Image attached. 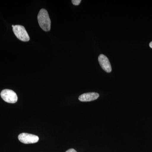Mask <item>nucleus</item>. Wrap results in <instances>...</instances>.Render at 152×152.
<instances>
[{
	"instance_id": "obj_3",
	"label": "nucleus",
	"mask_w": 152,
	"mask_h": 152,
	"mask_svg": "<svg viewBox=\"0 0 152 152\" xmlns=\"http://www.w3.org/2000/svg\"><path fill=\"white\" fill-rule=\"evenodd\" d=\"M1 97L5 102L9 103H15L18 101L17 94L12 90H3L1 93Z\"/></svg>"
},
{
	"instance_id": "obj_8",
	"label": "nucleus",
	"mask_w": 152,
	"mask_h": 152,
	"mask_svg": "<svg viewBox=\"0 0 152 152\" xmlns=\"http://www.w3.org/2000/svg\"><path fill=\"white\" fill-rule=\"evenodd\" d=\"M66 152H77L74 149H70Z\"/></svg>"
},
{
	"instance_id": "obj_1",
	"label": "nucleus",
	"mask_w": 152,
	"mask_h": 152,
	"mask_svg": "<svg viewBox=\"0 0 152 152\" xmlns=\"http://www.w3.org/2000/svg\"><path fill=\"white\" fill-rule=\"evenodd\" d=\"M38 23L40 27L45 31H49L51 28V20L46 10L41 9L38 14Z\"/></svg>"
},
{
	"instance_id": "obj_7",
	"label": "nucleus",
	"mask_w": 152,
	"mask_h": 152,
	"mask_svg": "<svg viewBox=\"0 0 152 152\" xmlns=\"http://www.w3.org/2000/svg\"><path fill=\"white\" fill-rule=\"evenodd\" d=\"M72 3L75 6L79 5L80 3L81 2V0H72Z\"/></svg>"
},
{
	"instance_id": "obj_5",
	"label": "nucleus",
	"mask_w": 152,
	"mask_h": 152,
	"mask_svg": "<svg viewBox=\"0 0 152 152\" xmlns=\"http://www.w3.org/2000/svg\"><path fill=\"white\" fill-rule=\"evenodd\" d=\"M99 63L101 67L104 71L107 73L112 72V67L110 61L107 57L104 55H100L98 58Z\"/></svg>"
},
{
	"instance_id": "obj_9",
	"label": "nucleus",
	"mask_w": 152,
	"mask_h": 152,
	"mask_svg": "<svg viewBox=\"0 0 152 152\" xmlns=\"http://www.w3.org/2000/svg\"><path fill=\"white\" fill-rule=\"evenodd\" d=\"M150 47H151V48H152V42H151V43H150Z\"/></svg>"
},
{
	"instance_id": "obj_6",
	"label": "nucleus",
	"mask_w": 152,
	"mask_h": 152,
	"mask_svg": "<svg viewBox=\"0 0 152 152\" xmlns=\"http://www.w3.org/2000/svg\"><path fill=\"white\" fill-rule=\"evenodd\" d=\"M99 95L97 93H85L79 96V100L82 102H91L97 99Z\"/></svg>"
},
{
	"instance_id": "obj_4",
	"label": "nucleus",
	"mask_w": 152,
	"mask_h": 152,
	"mask_svg": "<svg viewBox=\"0 0 152 152\" xmlns=\"http://www.w3.org/2000/svg\"><path fill=\"white\" fill-rule=\"evenodd\" d=\"M18 138L20 142L26 144L35 143L39 140L37 136L26 133L20 134Z\"/></svg>"
},
{
	"instance_id": "obj_2",
	"label": "nucleus",
	"mask_w": 152,
	"mask_h": 152,
	"mask_svg": "<svg viewBox=\"0 0 152 152\" xmlns=\"http://www.w3.org/2000/svg\"><path fill=\"white\" fill-rule=\"evenodd\" d=\"M12 27L15 35L19 40L23 42H28L29 41V36L24 27L20 25H12Z\"/></svg>"
}]
</instances>
